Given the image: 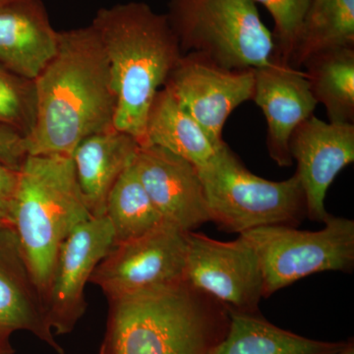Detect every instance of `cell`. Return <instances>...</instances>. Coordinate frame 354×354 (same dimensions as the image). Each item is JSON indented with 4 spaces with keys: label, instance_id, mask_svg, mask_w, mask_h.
Segmentation results:
<instances>
[{
    "label": "cell",
    "instance_id": "6da1fadb",
    "mask_svg": "<svg viewBox=\"0 0 354 354\" xmlns=\"http://www.w3.org/2000/svg\"><path fill=\"white\" fill-rule=\"evenodd\" d=\"M34 83L36 120L28 156H71L84 139L114 127L115 93L92 25L58 32L57 51Z\"/></svg>",
    "mask_w": 354,
    "mask_h": 354
},
{
    "label": "cell",
    "instance_id": "7a4b0ae2",
    "mask_svg": "<svg viewBox=\"0 0 354 354\" xmlns=\"http://www.w3.org/2000/svg\"><path fill=\"white\" fill-rule=\"evenodd\" d=\"M108 58L116 97L113 127L146 145L149 109L183 57L165 14L143 2L102 8L92 24Z\"/></svg>",
    "mask_w": 354,
    "mask_h": 354
},
{
    "label": "cell",
    "instance_id": "3957f363",
    "mask_svg": "<svg viewBox=\"0 0 354 354\" xmlns=\"http://www.w3.org/2000/svg\"><path fill=\"white\" fill-rule=\"evenodd\" d=\"M109 302L100 354H214L230 324L225 307L186 281Z\"/></svg>",
    "mask_w": 354,
    "mask_h": 354
},
{
    "label": "cell",
    "instance_id": "277c9868",
    "mask_svg": "<svg viewBox=\"0 0 354 354\" xmlns=\"http://www.w3.org/2000/svg\"><path fill=\"white\" fill-rule=\"evenodd\" d=\"M92 218L71 156L26 158L17 172L9 221L44 304L62 244Z\"/></svg>",
    "mask_w": 354,
    "mask_h": 354
},
{
    "label": "cell",
    "instance_id": "5b68a950",
    "mask_svg": "<svg viewBox=\"0 0 354 354\" xmlns=\"http://www.w3.org/2000/svg\"><path fill=\"white\" fill-rule=\"evenodd\" d=\"M198 172L209 221L225 232L241 234L269 225L295 227L306 215L297 174L283 181L255 176L225 143Z\"/></svg>",
    "mask_w": 354,
    "mask_h": 354
},
{
    "label": "cell",
    "instance_id": "8992f818",
    "mask_svg": "<svg viewBox=\"0 0 354 354\" xmlns=\"http://www.w3.org/2000/svg\"><path fill=\"white\" fill-rule=\"evenodd\" d=\"M165 15L183 55L197 53L228 70L259 68L274 58L272 32L253 0H169Z\"/></svg>",
    "mask_w": 354,
    "mask_h": 354
},
{
    "label": "cell",
    "instance_id": "52a82bcc",
    "mask_svg": "<svg viewBox=\"0 0 354 354\" xmlns=\"http://www.w3.org/2000/svg\"><path fill=\"white\" fill-rule=\"evenodd\" d=\"M318 232L269 225L239 234L257 254L263 297L316 272H351L354 266V221L330 215Z\"/></svg>",
    "mask_w": 354,
    "mask_h": 354
},
{
    "label": "cell",
    "instance_id": "ba28073f",
    "mask_svg": "<svg viewBox=\"0 0 354 354\" xmlns=\"http://www.w3.org/2000/svg\"><path fill=\"white\" fill-rule=\"evenodd\" d=\"M187 232L165 223L134 241L114 245L90 281L109 301L151 292L185 281Z\"/></svg>",
    "mask_w": 354,
    "mask_h": 354
},
{
    "label": "cell",
    "instance_id": "9c48e42d",
    "mask_svg": "<svg viewBox=\"0 0 354 354\" xmlns=\"http://www.w3.org/2000/svg\"><path fill=\"white\" fill-rule=\"evenodd\" d=\"M185 281L227 310L257 313L263 278L257 254L241 235L220 241L187 232Z\"/></svg>",
    "mask_w": 354,
    "mask_h": 354
},
{
    "label": "cell",
    "instance_id": "30bf717a",
    "mask_svg": "<svg viewBox=\"0 0 354 354\" xmlns=\"http://www.w3.org/2000/svg\"><path fill=\"white\" fill-rule=\"evenodd\" d=\"M167 88L196 120L216 149L223 127L237 106L253 99L254 72L228 70L197 53L183 55L169 74Z\"/></svg>",
    "mask_w": 354,
    "mask_h": 354
},
{
    "label": "cell",
    "instance_id": "8fae6325",
    "mask_svg": "<svg viewBox=\"0 0 354 354\" xmlns=\"http://www.w3.org/2000/svg\"><path fill=\"white\" fill-rule=\"evenodd\" d=\"M113 246V230L106 216L85 221L62 244L46 301L53 333L66 335L76 327L87 309L85 286Z\"/></svg>",
    "mask_w": 354,
    "mask_h": 354
},
{
    "label": "cell",
    "instance_id": "7c38bea8",
    "mask_svg": "<svg viewBox=\"0 0 354 354\" xmlns=\"http://www.w3.org/2000/svg\"><path fill=\"white\" fill-rule=\"evenodd\" d=\"M292 160L299 178L310 220L323 223L330 214L325 199L330 184L354 162V124L325 122L311 115L300 123L290 139Z\"/></svg>",
    "mask_w": 354,
    "mask_h": 354
},
{
    "label": "cell",
    "instance_id": "4fadbf2b",
    "mask_svg": "<svg viewBox=\"0 0 354 354\" xmlns=\"http://www.w3.org/2000/svg\"><path fill=\"white\" fill-rule=\"evenodd\" d=\"M144 188L165 223L194 232L209 216L196 167L160 147L140 146L134 160Z\"/></svg>",
    "mask_w": 354,
    "mask_h": 354
},
{
    "label": "cell",
    "instance_id": "5bb4252c",
    "mask_svg": "<svg viewBox=\"0 0 354 354\" xmlns=\"http://www.w3.org/2000/svg\"><path fill=\"white\" fill-rule=\"evenodd\" d=\"M252 101L264 113L268 124L270 157L279 167H291L290 139L295 128L313 115L317 102L306 74L279 58L253 69Z\"/></svg>",
    "mask_w": 354,
    "mask_h": 354
},
{
    "label": "cell",
    "instance_id": "9a60e30c",
    "mask_svg": "<svg viewBox=\"0 0 354 354\" xmlns=\"http://www.w3.org/2000/svg\"><path fill=\"white\" fill-rule=\"evenodd\" d=\"M0 328L12 333L27 330L57 353H64L10 225H0Z\"/></svg>",
    "mask_w": 354,
    "mask_h": 354
},
{
    "label": "cell",
    "instance_id": "2e32d148",
    "mask_svg": "<svg viewBox=\"0 0 354 354\" xmlns=\"http://www.w3.org/2000/svg\"><path fill=\"white\" fill-rule=\"evenodd\" d=\"M58 32L41 0L0 4V66L34 81L55 55Z\"/></svg>",
    "mask_w": 354,
    "mask_h": 354
},
{
    "label": "cell",
    "instance_id": "e0dca14e",
    "mask_svg": "<svg viewBox=\"0 0 354 354\" xmlns=\"http://www.w3.org/2000/svg\"><path fill=\"white\" fill-rule=\"evenodd\" d=\"M139 147L132 136L113 127L91 135L74 149L77 181L93 218L104 216L109 193L134 162Z\"/></svg>",
    "mask_w": 354,
    "mask_h": 354
},
{
    "label": "cell",
    "instance_id": "ac0fdd59",
    "mask_svg": "<svg viewBox=\"0 0 354 354\" xmlns=\"http://www.w3.org/2000/svg\"><path fill=\"white\" fill-rule=\"evenodd\" d=\"M227 311V332L214 354H332L348 342L307 339L272 325L258 312Z\"/></svg>",
    "mask_w": 354,
    "mask_h": 354
},
{
    "label": "cell",
    "instance_id": "d6986e66",
    "mask_svg": "<svg viewBox=\"0 0 354 354\" xmlns=\"http://www.w3.org/2000/svg\"><path fill=\"white\" fill-rule=\"evenodd\" d=\"M160 147L202 169L218 149L196 120L167 88L158 91L149 109L146 145Z\"/></svg>",
    "mask_w": 354,
    "mask_h": 354
},
{
    "label": "cell",
    "instance_id": "ffe728a7",
    "mask_svg": "<svg viewBox=\"0 0 354 354\" xmlns=\"http://www.w3.org/2000/svg\"><path fill=\"white\" fill-rule=\"evenodd\" d=\"M354 48V0H312L288 64L300 69L312 55Z\"/></svg>",
    "mask_w": 354,
    "mask_h": 354
},
{
    "label": "cell",
    "instance_id": "44dd1931",
    "mask_svg": "<svg viewBox=\"0 0 354 354\" xmlns=\"http://www.w3.org/2000/svg\"><path fill=\"white\" fill-rule=\"evenodd\" d=\"M312 94L329 122L354 124V48L322 51L304 62Z\"/></svg>",
    "mask_w": 354,
    "mask_h": 354
},
{
    "label": "cell",
    "instance_id": "7402d4cb",
    "mask_svg": "<svg viewBox=\"0 0 354 354\" xmlns=\"http://www.w3.org/2000/svg\"><path fill=\"white\" fill-rule=\"evenodd\" d=\"M104 216L113 227L114 245L139 239L165 223L140 180L134 162L114 184Z\"/></svg>",
    "mask_w": 354,
    "mask_h": 354
},
{
    "label": "cell",
    "instance_id": "603a6c76",
    "mask_svg": "<svg viewBox=\"0 0 354 354\" xmlns=\"http://www.w3.org/2000/svg\"><path fill=\"white\" fill-rule=\"evenodd\" d=\"M36 109L34 81L0 66V124L28 138L34 128Z\"/></svg>",
    "mask_w": 354,
    "mask_h": 354
},
{
    "label": "cell",
    "instance_id": "cb8c5ba5",
    "mask_svg": "<svg viewBox=\"0 0 354 354\" xmlns=\"http://www.w3.org/2000/svg\"><path fill=\"white\" fill-rule=\"evenodd\" d=\"M268 9L274 19V57L286 62L292 53L298 32L312 0H253Z\"/></svg>",
    "mask_w": 354,
    "mask_h": 354
},
{
    "label": "cell",
    "instance_id": "d4e9b609",
    "mask_svg": "<svg viewBox=\"0 0 354 354\" xmlns=\"http://www.w3.org/2000/svg\"><path fill=\"white\" fill-rule=\"evenodd\" d=\"M27 157V138L24 135L0 124V164L18 172Z\"/></svg>",
    "mask_w": 354,
    "mask_h": 354
},
{
    "label": "cell",
    "instance_id": "484cf974",
    "mask_svg": "<svg viewBox=\"0 0 354 354\" xmlns=\"http://www.w3.org/2000/svg\"><path fill=\"white\" fill-rule=\"evenodd\" d=\"M17 183V171L0 164V204L6 208L9 216V207ZM10 223V221H9Z\"/></svg>",
    "mask_w": 354,
    "mask_h": 354
},
{
    "label": "cell",
    "instance_id": "4316f807",
    "mask_svg": "<svg viewBox=\"0 0 354 354\" xmlns=\"http://www.w3.org/2000/svg\"><path fill=\"white\" fill-rule=\"evenodd\" d=\"M12 332L0 328V354H13L14 351L10 346L9 337Z\"/></svg>",
    "mask_w": 354,
    "mask_h": 354
},
{
    "label": "cell",
    "instance_id": "83f0119b",
    "mask_svg": "<svg viewBox=\"0 0 354 354\" xmlns=\"http://www.w3.org/2000/svg\"><path fill=\"white\" fill-rule=\"evenodd\" d=\"M10 225L9 223V216L6 208L0 204V225Z\"/></svg>",
    "mask_w": 354,
    "mask_h": 354
},
{
    "label": "cell",
    "instance_id": "f1b7e54d",
    "mask_svg": "<svg viewBox=\"0 0 354 354\" xmlns=\"http://www.w3.org/2000/svg\"><path fill=\"white\" fill-rule=\"evenodd\" d=\"M332 354H354V344L353 341H348L346 342L344 348H342L341 351H337V353Z\"/></svg>",
    "mask_w": 354,
    "mask_h": 354
},
{
    "label": "cell",
    "instance_id": "f546056e",
    "mask_svg": "<svg viewBox=\"0 0 354 354\" xmlns=\"http://www.w3.org/2000/svg\"><path fill=\"white\" fill-rule=\"evenodd\" d=\"M6 0H0V4H2L3 3V2H6Z\"/></svg>",
    "mask_w": 354,
    "mask_h": 354
}]
</instances>
